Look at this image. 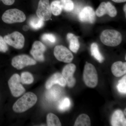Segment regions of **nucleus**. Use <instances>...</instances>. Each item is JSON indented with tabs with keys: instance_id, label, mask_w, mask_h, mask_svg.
Listing matches in <instances>:
<instances>
[{
	"instance_id": "f257e3e1",
	"label": "nucleus",
	"mask_w": 126,
	"mask_h": 126,
	"mask_svg": "<svg viewBox=\"0 0 126 126\" xmlns=\"http://www.w3.org/2000/svg\"><path fill=\"white\" fill-rule=\"evenodd\" d=\"M37 101V97L32 92L25 94L14 104L13 109L17 113H22L26 111L33 107Z\"/></svg>"
},
{
	"instance_id": "f03ea898",
	"label": "nucleus",
	"mask_w": 126,
	"mask_h": 126,
	"mask_svg": "<svg viewBox=\"0 0 126 126\" xmlns=\"http://www.w3.org/2000/svg\"><path fill=\"white\" fill-rule=\"evenodd\" d=\"M122 35L117 31L106 30L103 31L100 39L104 44L109 46L115 47L119 45L122 41Z\"/></svg>"
},
{
	"instance_id": "7ed1b4c3",
	"label": "nucleus",
	"mask_w": 126,
	"mask_h": 126,
	"mask_svg": "<svg viewBox=\"0 0 126 126\" xmlns=\"http://www.w3.org/2000/svg\"><path fill=\"white\" fill-rule=\"evenodd\" d=\"M83 79L88 87L94 88L97 86L98 82L97 74L95 67L92 64L86 63L84 70Z\"/></svg>"
},
{
	"instance_id": "20e7f679",
	"label": "nucleus",
	"mask_w": 126,
	"mask_h": 126,
	"mask_svg": "<svg viewBox=\"0 0 126 126\" xmlns=\"http://www.w3.org/2000/svg\"><path fill=\"white\" fill-rule=\"evenodd\" d=\"M2 19L4 23L12 24L24 22L26 19V16L24 13L20 10L11 9L5 12L2 15Z\"/></svg>"
},
{
	"instance_id": "39448f33",
	"label": "nucleus",
	"mask_w": 126,
	"mask_h": 126,
	"mask_svg": "<svg viewBox=\"0 0 126 126\" xmlns=\"http://www.w3.org/2000/svg\"><path fill=\"white\" fill-rule=\"evenodd\" d=\"M21 82L20 77L17 74L13 75L8 81L9 88L14 97L20 96L25 92V89Z\"/></svg>"
},
{
	"instance_id": "423d86ee",
	"label": "nucleus",
	"mask_w": 126,
	"mask_h": 126,
	"mask_svg": "<svg viewBox=\"0 0 126 126\" xmlns=\"http://www.w3.org/2000/svg\"><path fill=\"white\" fill-rule=\"evenodd\" d=\"M4 38L7 44L16 49H21L24 45V37L22 34L18 32H14L11 34L5 35Z\"/></svg>"
},
{
	"instance_id": "0eeeda50",
	"label": "nucleus",
	"mask_w": 126,
	"mask_h": 126,
	"mask_svg": "<svg viewBox=\"0 0 126 126\" xmlns=\"http://www.w3.org/2000/svg\"><path fill=\"white\" fill-rule=\"evenodd\" d=\"M36 61L26 54L17 55L13 58L12 60V65L17 69H22L29 65L36 64Z\"/></svg>"
},
{
	"instance_id": "6e6552de",
	"label": "nucleus",
	"mask_w": 126,
	"mask_h": 126,
	"mask_svg": "<svg viewBox=\"0 0 126 126\" xmlns=\"http://www.w3.org/2000/svg\"><path fill=\"white\" fill-rule=\"evenodd\" d=\"M36 14L37 16L44 21L49 20L52 12L49 0H40Z\"/></svg>"
},
{
	"instance_id": "1a4fd4ad",
	"label": "nucleus",
	"mask_w": 126,
	"mask_h": 126,
	"mask_svg": "<svg viewBox=\"0 0 126 126\" xmlns=\"http://www.w3.org/2000/svg\"><path fill=\"white\" fill-rule=\"evenodd\" d=\"M54 54L58 60L64 63H71L74 58L73 55L70 50L63 45L55 46Z\"/></svg>"
},
{
	"instance_id": "9d476101",
	"label": "nucleus",
	"mask_w": 126,
	"mask_h": 126,
	"mask_svg": "<svg viewBox=\"0 0 126 126\" xmlns=\"http://www.w3.org/2000/svg\"><path fill=\"white\" fill-rule=\"evenodd\" d=\"M76 69V66L73 63L67 64L63 68L62 75L69 87H73L76 83V80L73 77L74 74Z\"/></svg>"
},
{
	"instance_id": "9b49d317",
	"label": "nucleus",
	"mask_w": 126,
	"mask_h": 126,
	"mask_svg": "<svg viewBox=\"0 0 126 126\" xmlns=\"http://www.w3.org/2000/svg\"><path fill=\"white\" fill-rule=\"evenodd\" d=\"M46 50L45 45L40 41H36L32 45L30 53L36 61L43 62L45 60L44 53Z\"/></svg>"
},
{
	"instance_id": "f8f14e48",
	"label": "nucleus",
	"mask_w": 126,
	"mask_h": 126,
	"mask_svg": "<svg viewBox=\"0 0 126 126\" xmlns=\"http://www.w3.org/2000/svg\"><path fill=\"white\" fill-rule=\"evenodd\" d=\"M96 15L101 17L108 14L111 17H115L117 14L116 9L110 2H102L100 4L96 11Z\"/></svg>"
},
{
	"instance_id": "ddd939ff",
	"label": "nucleus",
	"mask_w": 126,
	"mask_h": 126,
	"mask_svg": "<svg viewBox=\"0 0 126 126\" xmlns=\"http://www.w3.org/2000/svg\"><path fill=\"white\" fill-rule=\"evenodd\" d=\"M79 18L82 22L93 23L95 20V12L92 7L86 6L80 12Z\"/></svg>"
},
{
	"instance_id": "4468645a",
	"label": "nucleus",
	"mask_w": 126,
	"mask_h": 126,
	"mask_svg": "<svg viewBox=\"0 0 126 126\" xmlns=\"http://www.w3.org/2000/svg\"><path fill=\"white\" fill-rule=\"evenodd\" d=\"M56 84H58L62 87H65L67 84L65 79L60 73L54 74L48 79L46 83V88L47 89H49Z\"/></svg>"
},
{
	"instance_id": "2eb2a0df",
	"label": "nucleus",
	"mask_w": 126,
	"mask_h": 126,
	"mask_svg": "<svg viewBox=\"0 0 126 126\" xmlns=\"http://www.w3.org/2000/svg\"><path fill=\"white\" fill-rule=\"evenodd\" d=\"M111 124L113 126H126V118L122 111L117 110L114 112L112 116Z\"/></svg>"
},
{
	"instance_id": "dca6fc26",
	"label": "nucleus",
	"mask_w": 126,
	"mask_h": 126,
	"mask_svg": "<svg viewBox=\"0 0 126 126\" xmlns=\"http://www.w3.org/2000/svg\"><path fill=\"white\" fill-rule=\"evenodd\" d=\"M111 71L115 77H121L126 74V63L119 61L113 63L112 65Z\"/></svg>"
},
{
	"instance_id": "f3484780",
	"label": "nucleus",
	"mask_w": 126,
	"mask_h": 126,
	"mask_svg": "<svg viewBox=\"0 0 126 126\" xmlns=\"http://www.w3.org/2000/svg\"><path fill=\"white\" fill-rule=\"evenodd\" d=\"M67 38L69 43L70 50L74 53H77L79 48V43L78 37L74 34L69 33L67 35Z\"/></svg>"
},
{
	"instance_id": "a211bd4d",
	"label": "nucleus",
	"mask_w": 126,
	"mask_h": 126,
	"mask_svg": "<svg viewBox=\"0 0 126 126\" xmlns=\"http://www.w3.org/2000/svg\"><path fill=\"white\" fill-rule=\"evenodd\" d=\"M46 92V96L49 101H55L61 96V92L58 88H50Z\"/></svg>"
},
{
	"instance_id": "6ab92c4d",
	"label": "nucleus",
	"mask_w": 126,
	"mask_h": 126,
	"mask_svg": "<svg viewBox=\"0 0 126 126\" xmlns=\"http://www.w3.org/2000/svg\"><path fill=\"white\" fill-rule=\"evenodd\" d=\"M91 126V121L89 116L86 114H82L79 115L75 121V126Z\"/></svg>"
},
{
	"instance_id": "aec40b11",
	"label": "nucleus",
	"mask_w": 126,
	"mask_h": 126,
	"mask_svg": "<svg viewBox=\"0 0 126 126\" xmlns=\"http://www.w3.org/2000/svg\"><path fill=\"white\" fill-rule=\"evenodd\" d=\"M91 54L92 56L99 63H102L104 60V58L99 52L98 46L96 43H93L91 46Z\"/></svg>"
},
{
	"instance_id": "412c9836",
	"label": "nucleus",
	"mask_w": 126,
	"mask_h": 126,
	"mask_svg": "<svg viewBox=\"0 0 126 126\" xmlns=\"http://www.w3.org/2000/svg\"><path fill=\"white\" fill-rule=\"evenodd\" d=\"M30 26L34 30H37L42 28L44 25V21L37 16H32L29 21Z\"/></svg>"
},
{
	"instance_id": "4be33fe9",
	"label": "nucleus",
	"mask_w": 126,
	"mask_h": 126,
	"mask_svg": "<svg viewBox=\"0 0 126 126\" xmlns=\"http://www.w3.org/2000/svg\"><path fill=\"white\" fill-rule=\"evenodd\" d=\"M47 122L48 126H61V123L59 118L53 113H49L47 115Z\"/></svg>"
},
{
	"instance_id": "5701e85b",
	"label": "nucleus",
	"mask_w": 126,
	"mask_h": 126,
	"mask_svg": "<svg viewBox=\"0 0 126 126\" xmlns=\"http://www.w3.org/2000/svg\"><path fill=\"white\" fill-rule=\"evenodd\" d=\"M50 7L52 13L54 16H58L61 14L63 8L60 1L59 0L53 1L51 3Z\"/></svg>"
},
{
	"instance_id": "b1692460",
	"label": "nucleus",
	"mask_w": 126,
	"mask_h": 126,
	"mask_svg": "<svg viewBox=\"0 0 126 126\" xmlns=\"http://www.w3.org/2000/svg\"><path fill=\"white\" fill-rule=\"evenodd\" d=\"M20 80L23 84H30L33 82L34 79L31 73L29 72H24L21 73Z\"/></svg>"
},
{
	"instance_id": "393cba45",
	"label": "nucleus",
	"mask_w": 126,
	"mask_h": 126,
	"mask_svg": "<svg viewBox=\"0 0 126 126\" xmlns=\"http://www.w3.org/2000/svg\"><path fill=\"white\" fill-rule=\"evenodd\" d=\"M60 3L63 9L67 12L73 10L74 7V4L72 0H60Z\"/></svg>"
},
{
	"instance_id": "a878e982",
	"label": "nucleus",
	"mask_w": 126,
	"mask_h": 126,
	"mask_svg": "<svg viewBox=\"0 0 126 126\" xmlns=\"http://www.w3.org/2000/svg\"><path fill=\"white\" fill-rule=\"evenodd\" d=\"M71 106L70 99L68 97H65L62 99L59 103L58 109L61 111H64L68 110Z\"/></svg>"
},
{
	"instance_id": "bb28decb",
	"label": "nucleus",
	"mask_w": 126,
	"mask_h": 126,
	"mask_svg": "<svg viewBox=\"0 0 126 126\" xmlns=\"http://www.w3.org/2000/svg\"><path fill=\"white\" fill-rule=\"evenodd\" d=\"M117 89L119 93L123 94L126 93V76L125 75L118 81Z\"/></svg>"
},
{
	"instance_id": "cd10ccee",
	"label": "nucleus",
	"mask_w": 126,
	"mask_h": 126,
	"mask_svg": "<svg viewBox=\"0 0 126 126\" xmlns=\"http://www.w3.org/2000/svg\"><path fill=\"white\" fill-rule=\"evenodd\" d=\"M41 38L43 41L49 44H54L56 41V37L52 34H44L42 35Z\"/></svg>"
},
{
	"instance_id": "c85d7f7f",
	"label": "nucleus",
	"mask_w": 126,
	"mask_h": 126,
	"mask_svg": "<svg viewBox=\"0 0 126 126\" xmlns=\"http://www.w3.org/2000/svg\"><path fill=\"white\" fill-rule=\"evenodd\" d=\"M8 50L7 44L4 38L0 35V52L5 53Z\"/></svg>"
},
{
	"instance_id": "c756f323",
	"label": "nucleus",
	"mask_w": 126,
	"mask_h": 126,
	"mask_svg": "<svg viewBox=\"0 0 126 126\" xmlns=\"http://www.w3.org/2000/svg\"><path fill=\"white\" fill-rule=\"evenodd\" d=\"M5 5H11L15 2V0H1Z\"/></svg>"
},
{
	"instance_id": "7c9ffc66",
	"label": "nucleus",
	"mask_w": 126,
	"mask_h": 126,
	"mask_svg": "<svg viewBox=\"0 0 126 126\" xmlns=\"http://www.w3.org/2000/svg\"><path fill=\"white\" fill-rule=\"evenodd\" d=\"M112 0L117 3H121V2H126V0Z\"/></svg>"
},
{
	"instance_id": "2f4dec72",
	"label": "nucleus",
	"mask_w": 126,
	"mask_h": 126,
	"mask_svg": "<svg viewBox=\"0 0 126 126\" xmlns=\"http://www.w3.org/2000/svg\"><path fill=\"white\" fill-rule=\"evenodd\" d=\"M29 27L27 25L24 26V27H23V30L25 31H27L29 30Z\"/></svg>"
},
{
	"instance_id": "473e14b6",
	"label": "nucleus",
	"mask_w": 126,
	"mask_h": 126,
	"mask_svg": "<svg viewBox=\"0 0 126 126\" xmlns=\"http://www.w3.org/2000/svg\"><path fill=\"white\" fill-rule=\"evenodd\" d=\"M126 4H125V5H124V12H125V13H126Z\"/></svg>"
},
{
	"instance_id": "72a5a7b5",
	"label": "nucleus",
	"mask_w": 126,
	"mask_h": 126,
	"mask_svg": "<svg viewBox=\"0 0 126 126\" xmlns=\"http://www.w3.org/2000/svg\"><path fill=\"white\" fill-rule=\"evenodd\" d=\"M124 113H125V115H126V109H125V111H124Z\"/></svg>"
}]
</instances>
